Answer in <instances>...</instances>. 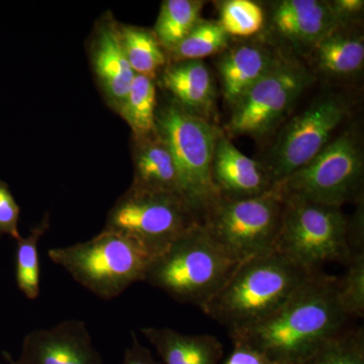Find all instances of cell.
Returning <instances> with one entry per match:
<instances>
[{
  "instance_id": "cell-1",
  "label": "cell",
  "mask_w": 364,
  "mask_h": 364,
  "mask_svg": "<svg viewBox=\"0 0 364 364\" xmlns=\"http://www.w3.org/2000/svg\"><path fill=\"white\" fill-rule=\"evenodd\" d=\"M337 277L314 273L270 317L240 331L230 332L274 364H301L328 339L347 327L349 317L337 301Z\"/></svg>"
},
{
  "instance_id": "cell-2",
  "label": "cell",
  "mask_w": 364,
  "mask_h": 364,
  "mask_svg": "<svg viewBox=\"0 0 364 364\" xmlns=\"http://www.w3.org/2000/svg\"><path fill=\"white\" fill-rule=\"evenodd\" d=\"M315 272L272 252L243 262L202 311L230 332L262 322L277 312Z\"/></svg>"
},
{
  "instance_id": "cell-3",
  "label": "cell",
  "mask_w": 364,
  "mask_h": 364,
  "mask_svg": "<svg viewBox=\"0 0 364 364\" xmlns=\"http://www.w3.org/2000/svg\"><path fill=\"white\" fill-rule=\"evenodd\" d=\"M238 265L198 222L155 256L145 282L174 301L202 310Z\"/></svg>"
},
{
  "instance_id": "cell-4",
  "label": "cell",
  "mask_w": 364,
  "mask_h": 364,
  "mask_svg": "<svg viewBox=\"0 0 364 364\" xmlns=\"http://www.w3.org/2000/svg\"><path fill=\"white\" fill-rule=\"evenodd\" d=\"M48 257L98 299L109 301L145 282L156 254L142 242L102 230L90 240L48 250Z\"/></svg>"
},
{
  "instance_id": "cell-5",
  "label": "cell",
  "mask_w": 364,
  "mask_h": 364,
  "mask_svg": "<svg viewBox=\"0 0 364 364\" xmlns=\"http://www.w3.org/2000/svg\"><path fill=\"white\" fill-rule=\"evenodd\" d=\"M156 133L173 159L182 200L202 221L208 208L221 198L212 177L220 130L173 102L157 111Z\"/></svg>"
},
{
  "instance_id": "cell-6",
  "label": "cell",
  "mask_w": 364,
  "mask_h": 364,
  "mask_svg": "<svg viewBox=\"0 0 364 364\" xmlns=\"http://www.w3.org/2000/svg\"><path fill=\"white\" fill-rule=\"evenodd\" d=\"M275 251L311 272L350 259V225L341 208L284 196Z\"/></svg>"
},
{
  "instance_id": "cell-7",
  "label": "cell",
  "mask_w": 364,
  "mask_h": 364,
  "mask_svg": "<svg viewBox=\"0 0 364 364\" xmlns=\"http://www.w3.org/2000/svg\"><path fill=\"white\" fill-rule=\"evenodd\" d=\"M284 203V193L277 186L253 198H220L200 223L241 263L275 250Z\"/></svg>"
},
{
  "instance_id": "cell-8",
  "label": "cell",
  "mask_w": 364,
  "mask_h": 364,
  "mask_svg": "<svg viewBox=\"0 0 364 364\" xmlns=\"http://www.w3.org/2000/svg\"><path fill=\"white\" fill-rule=\"evenodd\" d=\"M363 177V153L354 136L346 133L277 186L284 196L341 208L358 198Z\"/></svg>"
},
{
  "instance_id": "cell-9",
  "label": "cell",
  "mask_w": 364,
  "mask_h": 364,
  "mask_svg": "<svg viewBox=\"0 0 364 364\" xmlns=\"http://www.w3.org/2000/svg\"><path fill=\"white\" fill-rule=\"evenodd\" d=\"M198 222L181 196L129 188L109 210L104 230L133 237L158 255Z\"/></svg>"
},
{
  "instance_id": "cell-10",
  "label": "cell",
  "mask_w": 364,
  "mask_h": 364,
  "mask_svg": "<svg viewBox=\"0 0 364 364\" xmlns=\"http://www.w3.org/2000/svg\"><path fill=\"white\" fill-rule=\"evenodd\" d=\"M312 79L303 66L280 60L234 105L228 131L237 136L267 135L291 111Z\"/></svg>"
},
{
  "instance_id": "cell-11",
  "label": "cell",
  "mask_w": 364,
  "mask_h": 364,
  "mask_svg": "<svg viewBox=\"0 0 364 364\" xmlns=\"http://www.w3.org/2000/svg\"><path fill=\"white\" fill-rule=\"evenodd\" d=\"M348 114L343 100L327 97L294 117L280 134L267 171L274 186L317 156Z\"/></svg>"
},
{
  "instance_id": "cell-12",
  "label": "cell",
  "mask_w": 364,
  "mask_h": 364,
  "mask_svg": "<svg viewBox=\"0 0 364 364\" xmlns=\"http://www.w3.org/2000/svg\"><path fill=\"white\" fill-rule=\"evenodd\" d=\"M16 364H104L85 322L64 320L25 337Z\"/></svg>"
},
{
  "instance_id": "cell-13",
  "label": "cell",
  "mask_w": 364,
  "mask_h": 364,
  "mask_svg": "<svg viewBox=\"0 0 364 364\" xmlns=\"http://www.w3.org/2000/svg\"><path fill=\"white\" fill-rule=\"evenodd\" d=\"M213 181L221 198H253L274 186L267 167L241 152L220 131L212 164Z\"/></svg>"
},
{
  "instance_id": "cell-14",
  "label": "cell",
  "mask_w": 364,
  "mask_h": 364,
  "mask_svg": "<svg viewBox=\"0 0 364 364\" xmlns=\"http://www.w3.org/2000/svg\"><path fill=\"white\" fill-rule=\"evenodd\" d=\"M272 28L294 47L315 48L328 35L343 28L327 1L282 0L272 11Z\"/></svg>"
},
{
  "instance_id": "cell-15",
  "label": "cell",
  "mask_w": 364,
  "mask_h": 364,
  "mask_svg": "<svg viewBox=\"0 0 364 364\" xmlns=\"http://www.w3.org/2000/svg\"><path fill=\"white\" fill-rule=\"evenodd\" d=\"M91 53L93 70L107 104L119 112L136 74L124 54L114 21H105L97 28Z\"/></svg>"
},
{
  "instance_id": "cell-16",
  "label": "cell",
  "mask_w": 364,
  "mask_h": 364,
  "mask_svg": "<svg viewBox=\"0 0 364 364\" xmlns=\"http://www.w3.org/2000/svg\"><path fill=\"white\" fill-rule=\"evenodd\" d=\"M279 61L262 46H237L227 52L218 66L227 102L234 107Z\"/></svg>"
},
{
  "instance_id": "cell-17",
  "label": "cell",
  "mask_w": 364,
  "mask_h": 364,
  "mask_svg": "<svg viewBox=\"0 0 364 364\" xmlns=\"http://www.w3.org/2000/svg\"><path fill=\"white\" fill-rule=\"evenodd\" d=\"M140 332L162 364H220L224 356V346L214 335L183 334L166 327H144Z\"/></svg>"
},
{
  "instance_id": "cell-18",
  "label": "cell",
  "mask_w": 364,
  "mask_h": 364,
  "mask_svg": "<svg viewBox=\"0 0 364 364\" xmlns=\"http://www.w3.org/2000/svg\"><path fill=\"white\" fill-rule=\"evenodd\" d=\"M133 183L131 189L181 196L176 165L168 148L155 135L136 140Z\"/></svg>"
},
{
  "instance_id": "cell-19",
  "label": "cell",
  "mask_w": 364,
  "mask_h": 364,
  "mask_svg": "<svg viewBox=\"0 0 364 364\" xmlns=\"http://www.w3.org/2000/svg\"><path fill=\"white\" fill-rule=\"evenodd\" d=\"M163 85L186 111L205 119L214 105L212 75L200 60L177 62L162 75Z\"/></svg>"
},
{
  "instance_id": "cell-20",
  "label": "cell",
  "mask_w": 364,
  "mask_h": 364,
  "mask_svg": "<svg viewBox=\"0 0 364 364\" xmlns=\"http://www.w3.org/2000/svg\"><path fill=\"white\" fill-rule=\"evenodd\" d=\"M341 28L324 38L315 48L318 70L331 75H350L363 69L364 43L358 36Z\"/></svg>"
},
{
  "instance_id": "cell-21",
  "label": "cell",
  "mask_w": 364,
  "mask_h": 364,
  "mask_svg": "<svg viewBox=\"0 0 364 364\" xmlns=\"http://www.w3.org/2000/svg\"><path fill=\"white\" fill-rule=\"evenodd\" d=\"M156 87L153 79L136 75L119 111L136 140L156 134Z\"/></svg>"
},
{
  "instance_id": "cell-22",
  "label": "cell",
  "mask_w": 364,
  "mask_h": 364,
  "mask_svg": "<svg viewBox=\"0 0 364 364\" xmlns=\"http://www.w3.org/2000/svg\"><path fill=\"white\" fill-rule=\"evenodd\" d=\"M203 1L166 0L158 16L154 35L163 49L171 52L200 21Z\"/></svg>"
},
{
  "instance_id": "cell-23",
  "label": "cell",
  "mask_w": 364,
  "mask_h": 364,
  "mask_svg": "<svg viewBox=\"0 0 364 364\" xmlns=\"http://www.w3.org/2000/svg\"><path fill=\"white\" fill-rule=\"evenodd\" d=\"M124 54L136 75L154 79L166 64L164 50L154 33L133 26H119Z\"/></svg>"
},
{
  "instance_id": "cell-24",
  "label": "cell",
  "mask_w": 364,
  "mask_h": 364,
  "mask_svg": "<svg viewBox=\"0 0 364 364\" xmlns=\"http://www.w3.org/2000/svg\"><path fill=\"white\" fill-rule=\"evenodd\" d=\"M50 229V215L32 228L30 234L21 237L18 242L16 257V279L18 289L26 299L35 301L39 298L41 268L39 243Z\"/></svg>"
},
{
  "instance_id": "cell-25",
  "label": "cell",
  "mask_w": 364,
  "mask_h": 364,
  "mask_svg": "<svg viewBox=\"0 0 364 364\" xmlns=\"http://www.w3.org/2000/svg\"><path fill=\"white\" fill-rule=\"evenodd\" d=\"M301 364H364L363 328H345Z\"/></svg>"
},
{
  "instance_id": "cell-26",
  "label": "cell",
  "mask_w": 364,
  "mask_h": 364,
  "mask_svg": "<svg viewBox=\"0 0 364 364\" xmlns=\"http://www.w3.org/2000/svg\"><path fill=\"white\" fill-rule=\"evenodd\" d=\"M228 41L229 35L219 23L202 20L171 53L177 62L200 60L224 50Z\"/></svg>"
},
{
  "instance_id": "cell-27",
  "label": "cell",
  "mask_w": 364,
  "mask_h": 364,
  "mask_svg": "<svg viewBox=\"0 0 364 364\" xmlns=\"http://www.w3.org/2000/svg\"><path fill=\"white\" fill-rule=\"evenodd\" d=\"M219 23L229 36L252 37L264 26L265 14L256 2L228 0L222 4Z\"/></svg>"
},
{
  "instance_id": "cell-28",
  "label": "cell",
  "mask_w": 364,
  "mask_h": 364,
  "mask_svg": "<svg viewBox=\"0 0 364 364\" xmlns=\"http://www.w3.org/2000/svg\"><path fill=\"white\" fill-rule=\"evenodd\" d=\"M343 277H337V301L349 318L364 315V251L351 254Z\"/></svg>"
},
{
  "instance_id": "cell-29",
  "label": "cell",
  "mask_w": 364,
  "mask_h": 364,
  "mask_svg": "<svg viewBox=\"0 0 364 364\" xmlns=\"http://www.w3.org/2000/svg\"><path fill=\"white\" fill-rule=\"evenodd\" d=\"M18 223L20 207L7 184L0 181V234L9 235L14 240H18L21 237Z\"/></svg>"
},
{
  "instance_id": "cell-30",
  "label": "cell",
  "mask_w": 364,
  "mask_h": 364,
  "mask_svg": "<svg viewBox=\"0 0 364 364\" xmlns=\"http://www.w3.org/2000/svg\"><path fill=\"white\" fill-rule=\"evenodd\" d=\"M233 351L224 364H274L260 351L241 342H233Z\"/></svg>"
},
{
  "instance_id": "cell-31",
  "label": "cell",
  "mask_w": 364,
  "mask_h": 364,
  "mask_svg": "<svg viewBox=\"0 0 364 364\" xmlns=\"http://www.w3.org/2000/svg\"><path fill=\"white\" fill-rule=\"evenodd\" d=\"M122 364H162L158 363L149 348L144 346L136 334L132 332L131 344L124 350Z\"/></svg>"
},
{
  "instance_id": "cell-32",
  "label": "cell",
  "mask_w": 364,
  "mask_h": 364,
  "mask_svg": "<svg viewBox=\"0 0 364 364\" xmlns=\"http://www.w3.org/2000/svg\"><path fill=\"white\" fill-rule=\"evenodd\" d=\"M328 4L342 26L345 21H353L363 13V0H333Z\"/></svg>"
},
{
  "instance_id": "cell-33",
  "label": "cell",
  "mask_w": 364,
  "mask_h": 364,
  "mask_svg": "<svg viewBox=\"0 0 364 364\" xmlns=\"http://www.w3.org/2000/svg\"><path fill=\"white\" fill-rule=\"evenodd\" d=\"M4 356L9 364H16V363H14V358L11 355V354L6 353H6H4Z\"/></svg>"
}]
</instances>
